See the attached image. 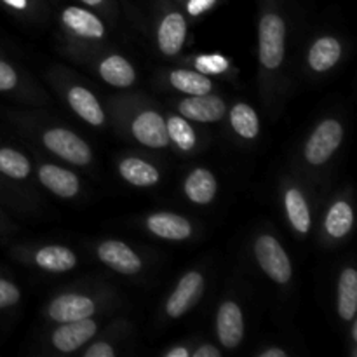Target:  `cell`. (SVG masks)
I'll use <instances>...</instances> for the list:
<instances>
[{
    "label": "cell",
    "mask_w": 357,
    "mask_h": 357,
    "mask_svg": "<svg viewBox=\"0 0 357 357\" xmlns=\"http://www.w3.org/2000/svg\"><path fill=\"white\" fill-rule=\"evenodd\" d=\"M255 253L260 267L272 281L286 284L291 279V261L278 239L272 236H260L255 244Z\"/></svg>",
    "instance_id": "1"
},
{
    "label": "cell",
    "mask_w": 357,
    "mask_h": 357,
    "mask_svg": "<svg viewBox=\"0 0 357 357\" xmlns=\"http://www.w3.org/2000/svg\"><path fill=\"white\" fill-rule=\"evenodd\" d=\"M284 21L278 14H265L260 21V59L267 68H278L284 58Z\"/></svg>",
    "instance_id": "2"
},
{
    "label": "cell",
    "mask_w": 357,
    "mask_h": 357,
    "mask_svg": "<svg viewBox=\"0 0 357 357\" xmlns=\"http://www.w3.org/2000/svg\"><path fill=\"white\" fill-rule=\"evenodd\" d=\"M342 139H344V129H342L340 122L331 121V119L321 122L305 145L307 160L314 166L324 164L337 152Z\"/></svg>",
    "instance_id": "3"
},
{
    "label": "cell",
    "mask_w": 357,
    "mask_h": 357,
    "mask_svg": "<svg viewBox=\"0 0 357 357\" xmlns=\"http://www.w3.org/2000/svg\"><path fill=\"white\" fill-rule=\"evenodd\" d=\"M44 143L56 155L77 166H86L91 160V149L87 143L68 129H51L44 135Z\"/></svg>",
    "instance_id": "4"
},
{
    "label": "cell",
    "mask_w": 357,
    "mask_h": 357,
    "mask_svg": "<svg viewBox=\"0 0 357 357\" xmlns=\"http://www.w3.org/2000/svg\"><path fill=\"white\" fill-rule=\"evenodd\" d=\"M98 257L108 267L126 275L136 274L142 268V260L138 258V255L121 241H107L101 244L98 248Z\"/></svg>",
    "instance_id": "5"
},
{
    "label": "cell",
    "mask_w": 357,
    "mask_h": 357,
    "mask_svg": "<svg viewBox=\"0 0 357 357\" xmlns=\"http://www.w3.org/2000/svg\"><path fill=\"white\" fill-rule=\"evenodd\" d=\"M132 135L143 145L152 149H162L169 143V135L164 119L157 112H143L132 122Z\"/></svg>",
    "instance_id": "6"
},
{
    "label": "cell",
    "mask_w": 357,
    "mask_h": 357,
    "mask_svg": "<svg viewBox=\"0 0 357 357\" xmlns=\"http://www.w3.org/2000/svg\"><path fill=\"white\" fill-rule=\"evenodd\" d=\"M218 338L227 349H236L244 337V321L239 305L234 302H225L218 310L216 317Z\"/></svg>",
    "instance_id": "7"
},
{
    "label": "cell",
    "mask_w": 357,
    "mask_h": 357,
    "mask_svg": "<svg viewBox=\"0 0 357 357\" xmlns=\"http://www.w3.org/2000/svg\"><path fill=\"white\" fill-rule=\"evenodd\" d=\"M96 333V323L89 317L65 323V326L58 328L52 335V344L61 352H73L86 344Z\"/></svg>",
    "instance_id": "8"
},
{
    "label": "cell",
    "mask_w": 357,
    "mask_h": 357,
    "mask_svg": "<svg viewBox=\"0 0 357 357\" xmlns=\"http://www.w3.org/2000/svg\"><path fill=\"white\" fill-rule=\"evenodd\" d=\"M204 279L199 272H188L180 281L178 288L167 300L166 310L171 317H180L195 303L197 296L201 295Z\"/></svg>",
    "instance_id": "9"
},
{
    "label": "cell",
    "mask_w": 357,
    "mask_h": 357,
    "mask_svg": "<svg viewBox=\"0 0 357 357\" xmlns=\"http://www.w3.org/2000/svg\"><path fill=\"white\" fill-rule=\"evenodd\" d=\"M180 112L190 121L216 122L225 115V103L211 94H194L188 100L181 101Z\"/></svg>",
    "instance_id": "10"
},
{
    "label": "cell",
    "mask_w": 357,
    "mask_h": 357,
    "mask_svg": "<svg viewBox=\"0 0 357 357\" xmlns=\"http://www.w3.org/2000/svg\"><path fill=\"white\" fill-rule=\"evenodd\" d=\"M94 314L93 300L82 295H61L49 307V316L58 323H72Z\"/></svg>",
    "instance_id": "11"
},
{
    "label": "cell",
    "mask_w": 357,
    "mask_h": 357,
    "mask_svg": "<svg viewBox=\"0 0 357 357\" xmlns=\"http://www.w3.org/2000/svg\"><path fill=\"white\" fill-rule=\"evenodd\" d=\"M146 227L150 232L162 239L169 241H183L190 237L192 225L187 218L173 213H157L146 220Z\"/></svg>",
    "instance_id": "12"
},
{
    "label": "cell",
    "mask_w": 357,
    "mask_h": 357,
    "mask_svg": "<svg viewBox=\"0 0 357 357\" xmlns=\"http://www.w3.org/2000/svg\"><path fill=\"white\" fill-rule=\"evenodd\" d=\"M38 176L40 181L52 192V194L59 195V197H73V195L79 192V178L72 173V171H66L63 167L51 166V164H45L38 171Z\"/></svg>",
    "instance_id": "13"
},
{
    "label": "cell",
    "mask_w": 357,
    "mask_h": 357,
    "mask_svg": "<svg viewBox=\"0 0 357 357\" xmlns=\"http://www.w3.org/2000/svg\"><path fill=\"white\" fill-rule=\"evenodd\" d=\"M187 23L180 13L167 14L159 26V47L164 54L173 56L183 47Z\"/></svg>",
    "instance_id": "14"
},
{
    "label": "cell",
    "mask_w": 357,
    "mask_h": 357,
    "mask_svg": "<svg viewBox=\"0 0 357 357\" xmlns=\"http://www.w3.org/2000/svg\"><path fill=\"white\" fill-rule=\"evenodd\" d=\"M63 23L72 28L75 33L89 38H100L105 35L103 23L89 10L79 9V7H68L63 13Z\"/></svg>",
    "instance_id": "15"
},
{
    "label": "cell",
    "mask_w": 357,
    "mask_h": 357,
    "mask_svg": "<svg viewBox=\"0 0 357 357\" xmlns=\"http://www.w3.org/2000/svg\"><path fill=\"white\" fill-rule=\"evenodd\" d=\"M185 194L195 204H208L216 195V180L208 169H195L185 181Z\"/></svg>",
    "instance_id": "16"
},
{
    "label": "cell",
    "mask_w": 357,
    "mask_h": 357,
    "mask_svg": "<svg viewBox=\"0 0 357 357\" xmlns=\"http://www.w3.org/2000/svg\"><path fill=\"white\" fill-rule=\"evenodd\" d=\"M68 101L70 107L73 108V112L79 114L84 121H87L93 126L103 124L105 114L103 110H101L96 98L93 96V93H89V91L84 89V87H73L68 93Z\"/></svg>",
    "instance_id": "17"
},
{
    "label": "cell",
    "mask_w": 357,
    "mask_h": 357,
    "mask_svg": "<svg viewBox=\"0 0 357 357\" xmlns=\"http://www.w3.org/2000/svg\"><path fill=\"white\" fill-rule=\"evenodd\" d=\"M342 56V45L337 38L323 37L312 45L309 52V63L316 72H326L337 65Z\"/></svg>",
    "instance_id": "18"
},
{
    "label": "cell",
    "mask_w": 357,
    "mask_h": 357,
    "mask_svg": "<svg viewBox=\"0 0 357 357\" xmlns=\"http://www.w3.org/2000/svg\"><path fill=\"white\" fill-rule=\"evenodd\" d=\"M357 309V272L345 268L338 282V314L342 319H354Z\"/></svg>",
    "instance_id": "19"
},
{
    "label": "cell",
    "mask_w": 357,
    "mask_h": 357,
    "mask_svg": "<svg viewBox=\"0 0 357 357\" xmlns=\"http://www.w3.org/2000/svg\"><path fill=\"white\" fill-rule=\"evenodd\" d=\"M35 261L38 267L49 272H66L75 267L77 258L65 246H45L38 251Z\"/></svg>",
    "instance_id": "20"
},
{
    "label": "cell",
    "mask_w": 357,
    "mask_h": 357,
    "mask_svg": "<svg viewBox=\"0 0 357 357\" xmlns=\"http://www.w3.org/2000/svg\"><path fill=\"white\" fill-rule=\"evenodd\" d=\"M119 169H121V174L124 176V180L136 185V187H152V185H155L159 181V171L152 164L145 162L142 159H135V157L121 162Z\"/></svg>",
    "instance_id": "21"
},
{
    "label": "cell",
    "mask_w": 357,
    "mask_h": 357,
    "mask_svg": "<svg viewBox=\"0 0 357 357\" xmlns=\"http://www.w3.org/2000/svg\"><path fill=\"white\" fill-rule=\"evenodd\" d=\"M100 73L108 84L117 87H128L135 82V70L122 56H110L100 66Z\"/></svg>",
    "instance_id": "22"
},
{
    "label": "cell",
    "mask_w": 357,
    "mask_h": 357,
    "mask_svg": "<svg viewBox=\"0 0 357 357\" xmlns=\"http://www.w3.org/2000/svg\"><path fill=\"white\" fill-rule=\"evenodd\" d=\"M286 211H288L289 222L295 227L296 232L307 234L310 229V213L309 206H307L305 199H303L302 192L298 188H291L288 190L284 197Z\"/></svg>",
    "instance_id": "23"
},
{
    "label": "cell",
    "mask_w": 357,
    "mask_h": 357,
    "mask_svg": "<svg viewBox=\"0 0 357 357\" xmlns=\"http://www.w3.org/2000/svg\"><path fill=\"white\" fill-rule=\"evenodd\" d=\"M171 84L181 93L208 94L211 91V80L204 73L190 72V70H176L171 73Z\"/></svg>",
    "instance_id": "24"
},
{
    "label": "cell",
    "mask_w": 357,
    "mask_h": 357,
    "mask_svg": "<svg viewBox=\"0 0 357 357\" xmlns=\"http://www.w3.org/2000/svg\"><path fill=\"white\" fill-rule=\"evenodd\" d=\"M352 223H354V213L352 208L347 202H337L333 204V208L328 211L326 216V230L331 237H344L347 236L349 230L352 229Z\"/></svg>",
    "instance_id": "25"
},
{
    "label": "cell",
    "mask_w": 357,
    "mask_h": 357,
    "mask_svg": "<svg viewBox=\"0 0 357 357\" xmlns=\"http://www.w3.org/2000/svg\"><path fill=\"white\" fill-rule=\"evenodd\" d=\"M230 122H232V128L236 129V132L243 138H255L260 131V122H258V115L250 105L239 103L232 108V114H230Z\"/></svg>",
    "instance_id": "26"
},
{
    "label": "cell",
    "mask_w": 357,
    "mask_h": 357,
    "mask_svg": "<svg viewBox=\"0 0 357 357\" xmlns=\"http://www.w3.org/2000/svg\"><path fill=\"white\" fill-rule=\"evenodd\" d=\"M0 173L21 180L30 174V162L23 153L16 150L0 149Z\"/></svg>",
    "instance_id": "27"
},
{
    "label": "cell",
    "mask_w": 357,
    "mask_h": 357,
    "mask_svg": "<svg viewBox=\"0 0 357 357\" xmlns=\"http://www.w3.org/2000/svg\"><path fill=\"white\" fill-rule=\"evenodd\" d=\"M167 135H169V139H173L181 150H190L194 149L195 145V135L194 129L190 128L185 119L181 117H171L166 124Z\"/></svg>",
    "instance_id": "28"
},
{
    "label": "cell",
    "mask_w": 357,
    "mask_h": 357,
    "mask_svg": "<svg viewBox=\"0 0 357 357\" xmlns=\"http://www.w3.org/2000/svg\"><path fill=\"white\" fill-rule=\"evenodd\" d=\"M195 65L204 73H220L227 70L229 63L222 56H201V58H197Z\"/></svg>",
    "instance_id": "29"
},
{
    "label": "cell",
    "mask_w": 357,
    "mask_h": 357,
    "mask_svg": "<svg viewBox=\"0 0 357 357\" xmlns=\"http://www.w3.org/2000/svg\"><path fill=\"white\" fill-rule=\"evenodd\" d=\"M17 300H20V289L13 282L0 279V309L14 305Z\"/></svg>",
    "instance_id": "30"
},
{
    "label": "cell",
    "mask_w": 357,
    "mask_h": 357,
    "mask_svg": "<svg viewBox=\"0 0 357 357\" xmlns=\"http://www.w3.org/2000/svg\"><path fill=\"white\" fill-rule=\"evenodd\" d=\"M17 84V75L7 63L0 61V91H9L13 89Z\"/></svg>",
    "instance_id": "31"
},
{
    "label": "cell",
    "mask_w": 357,
    "mask_h": 357,
    "mask_svg": "<svg viewBox=\"0 0 357 357\" xmlns=\"http://www.w3.org/2000/svg\"><path fill=\"white\" fill-rule=\"evenodd\" d=\"M114 356H115L114 349H112L108 344H103V342L94 344L93 347H89L86 351V357H114Z\"/></svg>",
    "instance_id": "32"
},
{
    "label": "cell",
    "mask_w": 357,
    "mask_h": 357,
    "mask_svg": "<svg viewBox=\"0 0 357 357\" xmlns=\"http://www.w3.org/2000/svg\"><path fill=\"white\" fill-rule=\"evenodd\" d=\"M213 3H215V0H190V3H188V10H190V14L197 16V14L204 13L206 9H209Z\"/></svg>",
    "instance_id": "33"
},
{
    "label": "cell",
    "mask_w": 357,
    "mask_h": 357,
    "mask_svg": "<svg viewBox=\"0 0 357 357\" xmlns=\"http://www.w3.org/2000/svg\"><path fill=\"white\" fill-rule=\"evenodd\" d=\"M195 357H218L220 351L218 349L211 347V345H204V347H199L197 351L194 352Z\"/></svg>",
    "instance_id": "34"
},
{
    "label": "cell",
    "mask_w": 357,
    "mask_h": 357,
    "mask_svg": "<svg viewBox=\"0 0 357 357\" xmlns=\"http://www.w3.org/2000/svg\"><path fill=\"white\" fill-rule=\"evenodd\" d=\"M261 357H286V352L281 349H268V351L261 352Z\"/></svg>",
    "instance_id": "35"
},
{
    "label": "cell",
    "mask_w": 357,
    "mask_h": 357,
    "mask_svg": "<svg viewBox=\"0 0 357 357\" xmlns=\"http://www.w3.org/2000/svg\"><path fill=\"white\" fill-rule=\"evenodd\" d=\"M167 357H187L188 356V351L183 347H178V349H171L169 352L166 354Z\"/></svg>",
    "instance_id": "36"
},
{
    "label": "cell",
    "mask_w": 357,
    "mask_h": 357,
    "mask_svg": "<svg viewBox=\"0 0 357 357\" xmlns=\"http://www.w3.org/2000/svg\"><path fill=\"white\" fill-rule=\"evenodd\" d=\"M6 2L14 7H24V0H6Z\"/></svg>",
    "instance_id": "37"
},
{
    "label": "cell",
    "mask_w": 357,
    "mask_h": 357,
    "mask_svg": "<svg viewBox=\"0 0 357 357\" xmlns=\"http://www.w3.org/2000/svg\"><path fill=\"white\" fill-rule=\"evenodd\" d=\"M82 2H86L87 6H98V3H101L103 0H82Z\"/></svg>",
    "instance_id": "38"
},
{
    "label": "cell",
    "mask_w": 357,
    "mask_h": 357,
    "mask_svg": "<svg viewBox=\"0 0 357 357\" xmlns=\"http://www.w3.org/2000/svg\"><path fill=\"white\" fill-rule=\"evenodd\" d=\"M352 338L357 340V324H354V328H352Z\"/></svg>",
    "instance_id": "39"
}]
</instances>
